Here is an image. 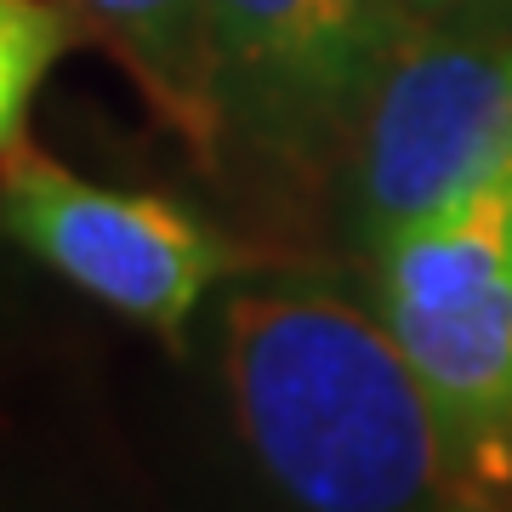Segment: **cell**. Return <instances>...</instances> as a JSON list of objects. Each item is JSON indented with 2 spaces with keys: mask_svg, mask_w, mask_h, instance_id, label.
<instances>
[{
  "mask_svg": "<svg viewBox=\"0 0 512 512\" xmlns=\"http://www.w3.org/2000/svg\"><path fill=\"white\" fill-rule=\"evenodd\" d=\"M239 444L296 512H439L450 444L382 313L319 285H251L222 308Z\"/></svg>",
  "mask_w": 512,
  "mask_h": 512,
  "instance_id": "1",
  "label": "cell"
},
{
  "mask_svg": "<svg viewBox=\"0 0 512 512\" xmlns=\"http://www.w3.org/2000/svg\"><path fill=\"white\" fill-rule=\"evenodd\" d=\"M370 256L376 313L439 410L456 501L512 512V171Z\"/></svg>",
  "mask_w": 512,
  "mask_h": 512,
  "instance_id": "2",
  "label": "cell"
},
{
  "mask_svg": "<svg viewBox=\"0 0 512 512\" xmlns=\"http://www.w3.org/2000/svg\"><path fill=\"white\" fill-rule=\"evenodd\" d=\"M512 171V29L410 23L348 143V228L376 251Z\"/></svg>",
  "mask_w": 512,
  "mask_h": 512,
  "instance_id": "3",
  "label": "cell"
},
{
  "mask_svg": "<svg viewBox=\"0 0 512 512\" xmlns=\"http://www.w3.org/2000/svg\"><path fill=\"white\" fill-rule=\"evenodd\" d=\"M410 23L404 0H205V80L222 143L302 171L348 154Z\"/></svg>",
  "mask_w": 512,
  "mask_h": 512,
  "instance_id": "4",
  "label": "cell"
},
{
  "mask_svg": "<svg viewBox=\"0 0 512 512\" xmlns=\"http://www.w3.org/2000/svg\"><path fill=\"white\" fill-rule=\"evenodd\" d=\"M0 234L18 239L74 291L154 330L165 348H183L205 291L245 262V251L188 205L86 183L29 143L0 154Z\"/></svg>",
  "mask_w": 512,
  "mask_h": 512,
  "instance_id": "5",
  "label": "cell"
},
{
  "mask_svg": "<svg viewBox=\"0 0 512 512\" xmlns=\"http://www.w3.org/2000/svg\"><path fill=\"white\" fill-rule=\"evenodd\" d=\"M80 29L109 46L137 92L154 103L205 165H217L222 120L205 80V0H63Z\"/></svg>",
  "mask_w": 512,
  "mask_h": 512,
  "instance_id": "6",
  "label": "cell"
},
{
  "mask_svg": "<svg viewBox=\"0 0 512 512\" xmlns=\"http://www.w3.org/2000/svg\"><path fill=\"white\" fill-rule=\"evenodd\" d=\"M74 35V12L52 0H0V154L29 131V103Z\"/></svg>",
  "mask_w": 512,
  "mask_h": 512,
  "instance_id": "7",
  "label": "cell"
},
{
  "mask_svg": "<svg viewBox=\"0 0 512 512\" xmlns=\"http://www.w3.org/2000/svg\"><path fill=\"white\" fill-rule=\"evenodd\" d=\"M404 12L439 29H512V0H404Z\"/></svg>",
  "mask_w": 512,
  "mask_h": 512,
  "instance_id": "8",
  "label": "cell"
},
{
  "mask_svg": "<svg viewBox=\"0 0 512 512\" xmlns=\"http://www.w3.org/2000/svg\"><path fill=\"white\" fill-rule=\"evenodd\" d=\"M439 512H507V507H478V501H444Z\"/></svg>",
  "mask_w": 512,
  "mask_h": 512,
  "instance_id": "9",
  "label": "cell"
}]
</instances>
